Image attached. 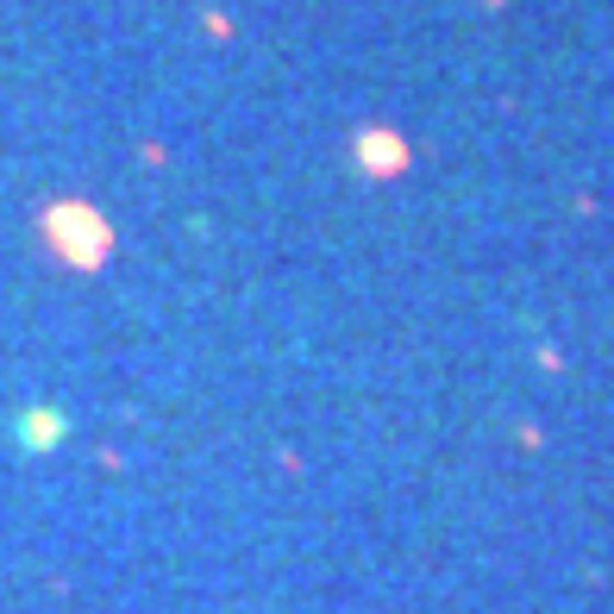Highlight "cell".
Here are the masks:
<instances>
[{"instance_id": "6da1fadb", "label": "cell", "mask_w": 614, "mask_h": 614, "mask_svg": "<svg viewBox=\"0 0 614 614\" xmlns=\"http://www.w3.org/2000/svg\"><path fill=\"white\" fill-rule=\"evenodd\" d=\"M13 433H20V445H32V452H44V445H57V439L69 433V420L57 414V408H25V414L13 420Z\"/></svg>"}]
</instances>
